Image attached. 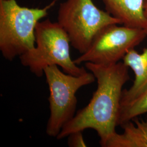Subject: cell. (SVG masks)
I'll return each mask as SVG.
<instances>
[{
  "mask_svg": "<svg viewBox=\"0 0 147 147\" xmlns=\"http://www.w3.org/2000/svg\"><path fill=\"white\" fill-rule=\"evenodd\" d=\"M143 11H144V15L147 18V0H144V2Z\"/></svg>",
  "mask_w": 147,
  "mask_h": 147,
  "instance_id": "cell-12",
  "label": "cell"
},
{
  "mask_svg": "<svg viewBox=\"0 0 147 147\" xmlns=\"http://www.w3.org/2000/svg\"><path fill=\"white\" fill-rule=\"evenodd\" d=\"M35 47L19 57L21 64L37 77L47 67L57 65L65 73L79 76L87 72L70 57L68 36L58 22L39 21L36 27Z\"/></svg>",
  "mask_w": 147,
  "mask_h": 147,
  "instance_id": "cell-2",
  "label": "cell"
},
{
  "mask_svg": "<svg viewBox=\"0 0 147 147\" xmlns=\"http://www.w3.org/2000/svg\"><path fill=\"white\" fill-rule=\"evenodd\" d=\"M145 30L147 34V28ZM123 62L131 69L135 80L129 89L123 90L121 107L129 104L147 90V47L141 53L135 49H131L123 58Z\"/></svg>",
  "mask_w": 147,
  "mask_h": 147,
  "instance_id": "cell-7",
  "label": "cell"
},
{
  "mask_svg": "<svg viewBox=\"0 0 147 147\" xmlns=\"http://www.w3.org/2000/svg\"><path fill=\"white\" fill-rule=\"evenodd\" d=\"M84 64L94 75L97 88L89 104L63 126L57 138L61 140L74 132L92 129L97 132L103 147L118 125L123 87L130 79L129 67L121 62L108 65Z\"/></svg>",
  "mask_w": 147,
  "mask_h": 147,
  "instance_id": "cell-1",
  "label": "cell"
},
{
  "mask_svg": "<svg viewBox=\"0 0 147 147\" xmlns=\"http://www.w3.org/2000/svg\"><path fill=\"white\" fill-rule=\"evenodd\" d=\"M43 8L21 7L16 0H0V51L12 61L35 47L36 27L55 3Z\"/></svg>",
  "mask_w": 147,
  "mask_h": 147,
  "instance_id": "cell-3",
  "label": "cell"
},
{
  "mask_svg": "<svg viewBox=\"0 0 147 147\" xmlns=\"http://www.w3.org/2000/svg\"><path fill=\"white\" fill-rule=\"evenodd\" d=\"M111 15L124 26L146 29L147 18L144 15V0H102Z\"/></svg>",
  "mask_w": 147,
  "mask_h": 147,
  "instance_id": "cell-8",
  "label": "cell"
},
{
  "mask_svg": "<svg viewBox=\"0 0 147 147\" xmlns=\"http://www.w3.org/2000/svg\"><path fill=\"white\" fill-rule=\"evenodd\" d=\"M44 74L49 89L50 117L46 133L57 138L63 126L75 115L77 92L96 79L90 71L75 76L61 71L56 65L47 67Z\"/></svg>",
  "mask_w": 147,
  "mask_h": 147,
  "instance_id": "cell-4",
  "label": "cell"
},
{
  "mask_svg": "<svg viewBox=\"0 0 147 147\" xmlns=\"http://www.w3.org/2000/svg\"><path fill=\"white\" fill-rule=\"evenodd\" d=\"M57 22L68 36L70 44L81 54L108 25L121 21L96 7L92 0H66L59 5Z\"/></svg>",
  "mask_w": 147,
  "mask_h": 147,
  "instance_id": "cell-5",
  "label": "cell"
},
{
  "mask_svg": "<svg viewBox=\"0 0 147 147\" xmlns=\"http://www.w3.org/2000/svg\"><path fill=\"white\" fill-rule=\"evenodd\" d=\"M117 25L112 24L102 29L88 49L74 59V62L78 65L82 63L105 65L116 64L147 36L144 29Z\"/></svg>",
  "mask_w": 147,
  "mask_h": 147,
  "instance_id": "cell-6",
  "label": "cell"
},
{
  "mask_svg": "<svg viewBox=\"0 0 147 147\" xmlns=\"http://www.w3.org/2000/svg\"><path fill=\"white\" fill-rule=\"evenodd\" d=\"M68 145L70 147H87L82 135V131H76L69 135Z\"/></svg>",
  "mask_w": 147,
  "mask_h": 147,
  "instance_id": "cell-11",
  "label": "cell"
},
{
  "mask_svg": "<svg viewBox=\"0 0 147 147\" xmlns=\"http://www.w3.org/2000/svg\"><path fill=\"white\" fill-rule=\"evenodd\" d=\"M122 134L115 132L103 147H147V119L136 118L122 124Z\"/></svg>",
  "mask_w": 147,
  "mask_h": 147,
  "instance_id": "cell-9",
  "label": "cell"
},
{
  "mask_svg": "<svg viewBox=\"0 0 147 147\" xmlns=\"http://www.w3.org/2000/svg\"><path fill=\"white\" fill-rule=\"evenodd\" d=\"M146 113H147V90L129 104L121 107L118 125L121 126Z\"/></svg>",
  "mask_w": 147,
  "mask_h": 147,
  "instance_id": "cell-10",
  "label": "cell"
}]
</instances>
